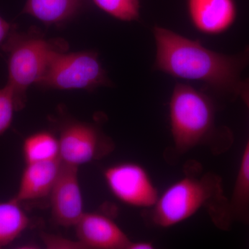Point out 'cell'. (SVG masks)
I'll list each match as a JSON object with an SVG mask.
<instances>
[{
    "instance_id": "cell-13",
    "label": "cell",
    "mask_w": 249,
    "mask_h": 249,
    "mask_svg": "<svg viewBox=\"0 0 249 249\" xmlns=\"http://www.w3.org/2000/svg\"><path fill=\"white\" fill-rule=\"evenodd\" d=\"M30 219L14 198L0 202V249L12 243L29 227Z\"/></svg>"
},
{
    "instance_id": "cell-7",
    "label": "cell",
    "mask_w": 249,
    "mask_h": 249,
    "mask_svg": "<svg viewBox=\"0 0 249 249\" xmlns=\"http://www.w3.org/2000/svg\"><path fill=\"white\" fill-rule=\"evenodd\" d=\"M103 176L111 193L124 204L147 210L158 199V189L139 163L123 162L111 165L104 170Z\"/></svg>"
},
{
    "instance_id": "cell-19",
    "label": "cell",
    "mask_w": 249,
    "mask_h": 249,
    "mask_svg": "<svg viewBox=\"0 0 249 249\" xmlns=\"http://www.w3.org/2000/svg\"><path fill=\"white\" fill-rule=\"evenodd\" d=\"M238 97H240L249 111V77L242 79L238 90Z\"/></svg>"
},
{
    "instance_id": "cell-3",
    "label": "cell",
    "mask_w": 249,
    "mask_h": 249,
    "mask_svg": "<svg viewBox=\"0 0 249 249\" xmlns=\"http://www.w3.org/2000/svg\"><path fill=\"white\" fill-rule=\"evenodd\" d=\"M169 119L174 146L178 154L204 145H212L216 153H222L233 142L231 129L216 125L212 98L191 85H175L170 100Z\"/></svg>"
},
{
    "instance_id": "cell-20",
    "label": "cell",
    "mask_w": 249,
    "mask_h": 249,
    "mask_svg": "<svg viewBox=\"0 0 249 249\" xmlns=\"http://www.w3.org/2000/svg\"><path fill=\"white\" fill-rule=\"evenodd\" d=\"M14 29V26L6 22L0 16V45L6 40L11 31Z\"/></svg>"
},
{
    "instance_id": "cell-2",
    "label": "cell",
    "mask_w": 249,
    "mask_h": 249,
    "mask_svg": "<svg viewBox=\"0 0 249 249\" xmlns=\"http://www.w3.org/2000/svg\"><path fill=\"white\" fill-rule=\"evenodd\" d=\"M206 210L216 227L229 230L232 224L229 199L222 181L215 174L196 176L186 175L172 183L159 196L157 202L147 209V219L161 229L175 227Z\"/></svg>"
},
{
    "instance_id": "cell-22",
    "label": "cell",
    "mask_w": 249,
    "mask_h": 249,
    "mask_svg": "<svg viewBox=\"0 0 249 249\" xmlns=\"http://www.w3.org/2000/svg\"><path fill=\"white\" fill-rule=\"evenodd\" d=\"M247 224H249V215L248 217V222H247Z\"/></svg>"
},
{
    "instance_id": "cell-16",
    "label": "cell",
    "mask_w": 249,
    "mask_h": 249,
    "mask_svg": "<svg viewBox=\"0 0 249 249\" xmlns=\"http://www.w3.org/2000/svg\"><path fill=\"white\" fill-rule=\"evenodd\" d=\"M98 7L121 20H138L140 15L139 0H93Z\"/></svg>"
},
{
    "instance_id": "cell-11",
    "label": "cell",
    "mask_w": 249,
    "mask_h": 249,
    "mask_svg": "<svg viewBox=\"0 0 249 249\" xmlns=\"http://www.w3.org/2000/svg\"><path fill=\"white\" fill-rule=\"evenodd\" d=\"M61 165L60 160L26 163L14 199L22 203L49 196Z\"/></svg>"
},
{
    "instance_id": "cell-6",
    "label": "cell",
    "mask_w": 249,
    "mask_h": 249,
    "mask_svg": "<svg viewBox=\"0 0 249 249\" xmlns=\"http://www.w3.org/2000/svg\"><path fill=\"white\" fill-rule=\"evenodd\" d=\"M58 139L60 160L73 166L105 158L115 148L112 139L98 126L74 119L62 122Z\"/></svg>"
},
{
    "instance_id": "cell-5",
    "label": "cell",
    "mask_w": 249,
    "mask_h": 249,
    "mask_svg": "<svg viewBox=\"0 0 249 249\" xmlns=\"http://www.w3.org/2000/svg\"><path fill=\"white\" fill-rule=\"evenodd\" d=\"M40 87L57 90L84 89L111 86V83L93 52H58L49 62Z\"/></svg>"
},
{
    "instance_id": "cell-10",
    "label": "cell",
    "mask_w": 249,
    "mask_h": 249,
    "mask_svg": "<svg viewBox=\"0 0 249 249\" xmlns=\"http://www.w3.org/2000/svg\"><path fill=\"white\" fill-rule=\"evenodd\" d=\"M188 9L192 24L206 35L225 32L237 15L234 0H188Z\"/></svg>"
},
{
    "instance_id": "cell-17",
    "label": "cell",
    "mask_w": 249,
    "mask_h": 249,
    "mask_svg": "<svg viewBox=\"0 0 249 249\" xmlns=\"http://www.w3.org/2000/svg\"><path fill=\"white\" fill-rule=\"evenodd\" d=\"M15 111L16 108L14 94L6 85L4 88H0V137L11 125Z\"/></svg>"
},
{
    "instance_id": "cell-12",
    "label": "cell",
    "mask_w": 249,
    "mask_h": 249,
    "mask_svg": "<svg viewBox=\"0 0 249 249\" xmlns=\"http://www.w3.org/2000/svg\"><path fill=\"white\" fill-rule=\"evenodd\" d=\"M84 4L85 0H27L23 13L51 25L71 19Z\"/></svg>"
},
{
    "instance_id": "cell-15",
    "label": "cell",
    "mask_w": 249,
    "mask_h": 249,
    "mask_svg": "<svg viewBox=\"0 0 249 249\" xmlns=\"http://www.w3.org/2000/svg\"><path fill=\"white\" fill-rule=\"evenodd\" d=\"M26 163L60 160L58 137L48 131H41L29 136L22 145Z\"/></svg>"
},
{
    "instance_id": "cell-1",
    "label": "cell",
    "mask_w": 249,
    "mask_h": 249,
    "mask_svg": "<svg viewBox=\"0 0 249 249\" xmlns=\"http://www.w3.org/2000/svg\"><path fill=\"white\" fill-rule=\"evenodd\" d=\"M154 68L175 78L204 83L214 92L238 97L242 72L249 67V46L232 55L206 48L175 31L156 26Z\"/></svg>"
},
{
    "instance_id": "cell-9",
    "label": "cell",
    "mask_w": 249,
    "mask_h": 249,
    "mask_svg": "<svg viewBox=\"0 0 249 249\" xmlns=\"http://www.w3.org/2000/svg\"><path fill=\"white\" fill-rule=\"evenodd\" d=\"M85 249H128L131 240L112 219L99 213H85L75 225Z\"/></svg>"
},
{
    "instance_id": "cell-21",
    "label": "cell",
    "mask_w": 249,
    "mask_h": 249,
    "mask_svg": "<svg viewBox=\"0 0 249 249\" xmlns=\"http://www.w3.org/2000/svg\"><path fill=\"white\" fill-rule=\"evenodd\" d=\"M155 248L151 242L146 241H139V242H132L131 241L128 249H152Z\"/></svg>"
},
{
    "instance_id": "cell-18",
    "label": "cell",
    "mask_w": 249,
    "mask_h": 249,
    "mask_svg": "<svg viewBox=\"0 0 249 249\" xmlns=\"http://www.w3.org/2000/svg\"><path fill=\"white\" fill-rule=\"evenodd\" d=\"M42 240L47 249H85V246L78 241L64 238L60 236L51 235L43 232L41 235Z\"/></svg>"
},
{
    "instance_id": "cell-4",
    "label": "cell",
    "mask_w": 249,
    "mask_h": 249,
    "mask_svg": "<svg viewBox=\"0 0 249 249\" xmlns=\"http://www.w3.org/2000/svg\"><path fill=\"white\" fill-rule=\"evenodd\" d=\"M68 47L66 41L47 40L34 30L19 33L14 28L11 31L2 49L8 54L6 85L14 94L16 111L25 107L28 89L38 84L53 55Z\"/></svg>"
},
{
    "instance_id": "cell-14",
    "label": "cell",
    "mask_w": 249,
    "mask_h": 249,
    "mask_svg": "<svg viewBox=\"0 0 249 249\" xmlns=\"http://www.w3.org/2000/svg\"><path fill=\"white\" fill-rule=\"evenodd\" d=\"M229 204L232 222L247 224L249 215V135Z\"/></svg>"
},
{
    "instance_id": "cell-8",
    "label": "cell",
    "mask_w": 249,
    "mask_h": 249,
    "mask_svg": "<svg viewBox=\"0 0 249 249\" xmlns=\"http://www.w3.org/2000/svg\"><path fill=\"white\" fill-rule=\"evenodd\" d=\"M49 197L54 223L60 227H75L85 213L78 167L62 163Z\"/></svg>"
}]
</instances>
